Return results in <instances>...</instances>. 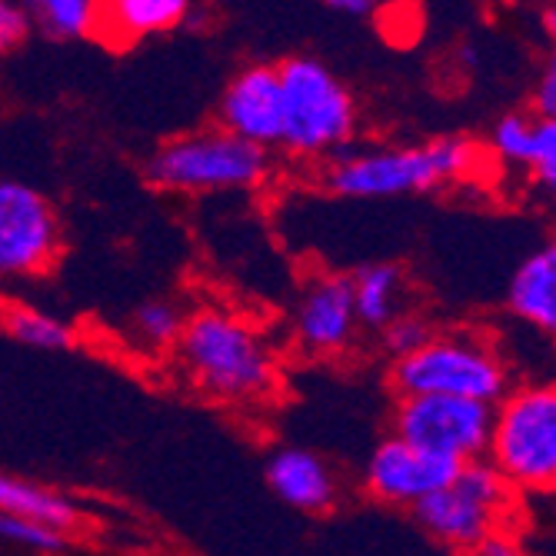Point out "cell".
<instances>
[{"mask_svg":"<svg viewBox=\"0 0 556 556\" xmlns=\"http://www.w3.org/2000/svg\"><path fill=\"white\" fill-rule=\"evenodd\" d=\"M220 130L270 150L283 137V100L277 64H250L230 77L217 104Z\"/></svg>","mask_w":556,"mask_h":556,"instance_id":"8fae6325","label":"cell"},{"mask_svg":"<svg viewBox=\"0 0 556 556\" xmlns=\"http://www.w3.org/2000/svg\"><path fill=\"white\" fill-rule=\"evenodd\" d=\"M190 4L187 0H108L100 4L97 37H104L117 50L143 37H157L187 24Z\"/></svg>","mask_w":556,"mask_h":556,"instance_id":"5bb4252c","label":"cell"},{"mask_svg":"<svg viewBox=\"0 0 556 556\" xmlns=\"http://www.w3.org/2000/svg\"><path fill=\"white\" fill-rule=\"evenodd\" d=\"M490 143H493V150L507 164L530 167L533 143H536V117L533 114H503L493 124Z\"/></svg>","mask_w":556,"mask_h":556,"instance_id":"44dd1931","label":"cell"},{"mask_svg":"<svg viewBox=\"0 0 556 556\" xmlns=\"http://www.w3.org/2000/svg\"><path fill=\"white\" fill-rule=\"evenodd\" d=\"M507 307L517 320L553 333L556 330V243H543L514 270Z\"/></svg>","mask_w":556,"mask_h":556,"instance_id":"9a60e30c","label":"cell"},{"mask_svg":"<svg viewBox=\"0 0 556 556\" xmlns=\"http://www.w3.org/2000/svg\"><path fill=\"white\" fill-rule=\"evenodd\" d=\"M30 17L24 4H11V0H0V54L17 50L30 37Z\"/></svg>","mask_w":556,"mask_h":556,"instance_id":"d4e9b609","label":"cell"},{"mask_svg":"<svg viewBox=\"0 0 556 556\" xmlns=\"http://www.w3.org/2000/svg\"><path fill=\"white\" fill-rule=\"evenodd\" d=\"M464 464L437 457L430 450H420L400 437H383L364 470L367 490L390 507H417L420 500L440 493L443 486L453 483Z\"/></svg>","mask_w":556,"mask_h":556,"instance_id":"30bf717a","label":"cell"},{"mask_svg":"<svg viewBox=\"0 0 556 556\" xmlns=\"http://www.w3.org/2000/svg\"><path fill=\"white\" fill-rule=\"evenodd\" d=\"M0 540H11V543L30 546V549H40V553H61L67 546V533L30 523V520L4 517V514H0Z\"/></svg>","mask_w":556,"mask_h":556,"instance_id":"603a6c76","label":"cell"},{"mask_svg":"<svg viewBox=\"0 0 556 556\" xmlns=\"http://www.w3.org/2000/svg\"><path fill=\"white\" fill-rule=\"evenodd\" d=\"M490 427V403L460 396H400L393 410V437L457 464L486 457Z\"/></svg>","mask_w":556,"mask_h":556,"instance_id":"ba28073f","label":"cell"},{"mask_svg":"<svg viewBox=\"0 0 556 556\" xmlns=\"http://www.w3.org/2000/svg\"><path fill=\"white\" fill-rule=\"evenodd\" d=\"M283 100L280 143L300 157H324L350 143L357 130V100L317 58L296 54L277 64Z\"/></svg>","mask_w":556,"mask_h":556,"instance_id":"5b68a950","label":"cell"},{"mask_svg":"<svg viewBox=\"0 0 556 556\" xmlns=\"http://www.w3.org/2000/svg\"><path fill=\"white\" fill-rule=\"evenodd\" d=\"M503 480L520 490L549 493L556 483V390L527 383L507 390L493 407V427L483 457Z\"/></svg>","mask_w":556,"mask_h":556,"instance_id":"277c9868","label":"cell"},{"mask_svg":"<svg viewBox=\"0 0 556 556\" xmlns=\"http://www.w3.org/2000/svg\"><path fill=\"white\" fill-rule=\"evenodd\" d=\"M510 507V483L486 460L464 464L450 486L420 500L417 523L453 549H477L496 527V517Z\"/></svg>","mask_w":556,"mask_h":556,"instance_id":"52a82bcc","label":"cell"},{"mask_svg":"<svg viewBox=\"0 0 556 556\" xmlns=\"http://www.w3.org/2000/svg\"><path fill=\"white\" fill-rule=\"evenodd\" d=\"M473 556H527V553H523V546H520L517 540L503 536V533H490V536L473 549Z\"/></svg>","mask_w":556,"mask_h":556,"instance_id":"4316f807","label":"cell"},{"mask_svg":"<svg viewBox=\"0 0 556 556\" xmlns=\"http://www.w3.org/2000/svg\"><path fill=\"white\" fill-rule=\"evenodd\" d=\"M147 180L170 193L250 190L267 180L270 154L220 127L161 143L143 167Z\"/></svg>","mask_w":556,"mask_h":556,"instance_id":"8992f818","label":"cell"},{"mask_svg":"<svg viewBox=\"0 0 556 556\" xmlns=\"http://www.w3.org/2000/svg\"><path fill=\"white\" fill-rule=\"evenodd\" d=\"M327 11L350 14V17H364V14H374V11H377V4H374V0H330Z\"/></svg>","mask_w":556,"mask_h":556,"instance_id":"83f0119b","label":"cell"},{"mask_svg":"<svg viewBox=\"0 0 556 556\" xmlns=\"http://www.w3.org/2000/svg\"><path fill=\"white\" fill-rule=\"evenodd\" d=\"M30 27H37L50 40H84L97 37L100 4L93 0H34L24 4Z\"/></svg>","mask_w":556,"mask_h":556,"instance_id":"ac0fdd59","label":"cell"},{"mask_svg":"<svg viewBox=\"0 0 556 556\" xmlns=\"http://www.w3.org/2000/svg\"><path fill=\"white\" fill-rule=\"evenodd\" d=\"M353 277V317L364 327L383 330L400 314L403 270L396 264H370Z\"/></svg>","mask_w":556,"mask_h":556,"instance_id":"e0dca14e","label":"cell"},{"mask_svg":"<svg viewBox=\"0 0 556 556\" xmlns=\"http://www.w3.org/2000/svg\"><path fill=\"white\" fill-rule=\"evenodd\" d=\"M61 247L64 230L54 204L24 180H0V280L47 274Z\"/></svg>","mask_w":556,"mask_h":556,"instance_id":"9c48e42d","label":"cell"},{"mask_svg":"<svg viewBox=\"0 0 556 556\" xmlns=\"http://www.w3.org/2000/svg\"><path fill=\"white\" fill-rule=\"evenodd\" d=\"M134 337L150 350H167L177 346V337L184 330V314L170 300H147L130 317Z\"/></svg>","mask_w":556,"mask_h":556,"instance_id":"ffe728a7","label":"cell"},{"mask_svg":"<svg viewBox=\"0 0 556 556\" xmlns=\"http://www.w3.org/2000/svg\"><path fill=\"white\" fill-rule=\"evenodd\" d=\"M0 327L17 343L34 350H71L77 343V333L64 320H54L34 307H8L0 317Z\"/></svg>","mask_w":556,"mask_h":556,"instance_id":"d6986e66","label":"cell"},{"mask_svg":"<svg viewBox=\"0 0 556 556\" xmlns=\"http://www.w3.org/2000/svg\"><path fill=\"white\" fill-rule=\"evenodd\" d=\"M267 486L300 514H327L337 503V473L303 446H283L267 460Z\"/></svg>","mask_w":556,"mask_h":556,"instance_id":"4fadbf2b","label":"cell"},{"mask_svg":"<svg viewBox=\"0 0 556 556\" xmlns=\"http://www.w3.org/2000/svg\"><path fill=\"white\" fill-rule=\"evenodd\" d=\"M0 514L30 520L50 530H61V533H67L80 517L77 503L67 493L11 477V473H0Z\"/></svg>","mask_w":556,"mask_h":556,"instance_id":"2e32d148","label":"cell"},{"mask_svg":"<svg viewBox=\"0 0 556 556\" xmlns=\"http://www.w3.org/2000/svg\"><path fill=\"white\" fill-rule=\"evenodd\" d=\"M390 383L400 396H460L496 407L510 390V370L490 340L457 330L433 333L417 353L393 361Z\"/></svg>","mask_w":556,"mask_h":556,"instance_id":"3957f363","label":"cell"},{"mask_svg":"<svg viewBox=\"0 0 556 556\" xmlns=\"http://www.w3.org/2000/svg\"><path fill=\"white\" fill-rule=\"evenodd\" d=\"M296 343L307 353H340L357 333L353 317V277L350 274H324L303 287L293 317Z\"/></svg>","mask_w":556,"mask_h":556,"instance_id":"7c38bea8","label":"cell"},{"mask_svg":"<svg viewBox=\"0 0 556 556\" xmlns=\"http://www.w3.org/2000/svg\"><path fill=\"white\" fill-rule=\"evenodd\" d=\"M533 117L540 121L556 117V67L553 64L540 74V84L533 90Z\"/></svg>","mask_w":556,"mask_h":556,"instance_id":"484cf974","label":"cell"},{"mask_svg":"<svg viewBox=\"0 0 556 556\" xmlns=\"http://www.w3.org/2000/svg\"><path fill=\"white\" fill-rule=\"evenodd\" d=\"M480 147L467 137H437L420 147H380L367 154L337 157L324 184L337 197L350 200H377L424 193L453 180H464L480 167Z\"/></svg>","mask_w":556,"mask_h":556,"instance_id":"7a4b0ae2","label":"cell"},{"mask_svg":"<svg viewBox=\"0 0 556 556\" xmlns=\"http://www.w3.org/2000/svg\"><path fill=\"white\" fill-rule=\"evenodd\" d=\"M546 190L556 187V121H540L536 117V143L533 157L527 167Z\"/></svg>","mask_w":556,"mask_h":556,"instance_id":"cb8c5ba5","label":"cell"},{"mask_svg":"<svg viewBox=\"0 0 556 556\" xmlns=\"http://www.w3.org/2000/svg\"><path fill=\"white\" fill-rule=\"evenodd\" d=\"M433 337L430 324L417 314H396L387 327H383V346L393 353V361H403L417 353L427 340Z\"/></svg>","mask_w":556,"mask_h":556,"instance_id":"7402d4cb","label":"cell"},{"mask_svg":"<svg viewBox=\"0 0 556 556\" xmlns=\"http://www.w3.org/2000/svg\"><path fill=\"white\" fill-rule=\"evenodd\" d=\"M177 353L190 380L217 400L254 403L277 390V361L270 346L230 311L200 307L184 317Z\"/></svg>","mask_w":556,"mask_h":556,"instance_id":"6da1fadb","label":"cell"}]
</instances>
